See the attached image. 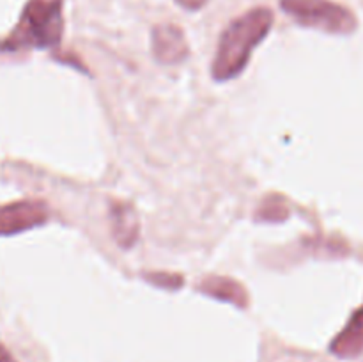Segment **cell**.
I'll list each match as a JSON object with an SVG mask.
<instances>
[{
  "instance_id": "obj_9",
  "label": "cell",
  "mask_w": 363,
  "mask_h": 362,
  "mask_svg": "<svg viewBox=\"0 0 363 362\" xmlns=\"http://www.w3.org/2000/svg\"><path fill=\"white\" fill-rule=\"evenodd\" d=\"M257 219L284 220L287 219V208L279 201V199H268V201H264V204L259 208Z\"/></svg>"
},
{
  "instance_id": "obj_7",
  "label": "cell",
  "mask_w": 363,
  "mask_h": 362,
  "mask_svg": "<svg viewBox=\"0 0 363 362\" xmlns=\"http://www.w3.org/2000/svg\"><path fill=\"white\" fill-rule=\"evenodd\" d=\"M330 351L339 358H354L363 353V305L350 318L347 325L335 336Z\"/></svg>"
},
{
  "instance_id": "obj_6",
  "label": "cell",
  "mask_w": 363,
  "mask_h": 362,
  "mask_svg": "<svg viewBox=\"0 0 363 362\" xmlns=\"http://www.w3.org/2000/svg\"><path fill=\"white\" fill-rule=\"evenodd\" d=\"M110 220H112V234L119 247L130 248L137 241L140 226L138 215L130 202L116 201L110 206Z\"/></svg>"
},
{
  "instance_id": "obj_5",
  "label": "cell",
  "mask_w": 363,
  "mask_h": 362,
  "mask_svg": "<svg viewBox=\"0 0 363 362\" xmlns=\"http://www.w3.org/2000/svg\"><path fill=\"white\" fill-rule=\"evenodd\" d=\"M152 53L162 64H179L190 53L184 32L177 25L163 23L152 28Z\"/></svg>"
},
{
  "instance_id": "obj_2",
  "label": "cell",
  "mask_w": 363,
  "mask_h": 362,
  "mask_svg": "<svg viewBox=\"0 0 363 362\" xmlns=\"http://www.w3.org/2000/svg\"><path fill=\"white\" fill-rule=\"evenodd\" d=\"M62 32V0H30L6 46L9 50L53 48L60 43Z\"/></svg>"
},
{
  "instance_id": "obj_1",
  "label": "cell",
  "mask_w": 363,
  "mask_h": 362,
  "mask_svg": "<svg viewBox=\"0 0 363 362\" xmlns=\"http://www.w3.org/2000/svg\"><path fill=\"white\" fill-rule=\"evenodd\" d=\"M273 25V13L268 7H255L236 18L223 31L213 60V78L227 82L236 78L247 67L255 46L268 35Z\"/></svg>"
},
{
  "instance_id": "obj_11",
  "label": "cell",
  "mask_w": 363,
  "mask_h": 362,
  "mask_svg": "<svg viewBox=\"0 0 363 362\" xmlns=\"http://www.w3.org/2000/svg\"><path fill=\"white\" fill-rule=\"evenodd\" d=\"M183 7H188V9H199V7L204 6L208 0H177Z\"/></svg>"
},
{
  "instance_id": "obj_8",
  "label": "cell",
  "mask_w": 363,
  "mask_h": 362,
  "mask_svg": "<svg viewBox=\"0 0 363 362\" xmlns=\"http://www.w3.org/2000/svg\"><path fill=\"white\" fill-rule=\"evenodd\" d=\"M199 290L208 295V297L229 302V304L238 305L241 309L248 305L247 290L238 280L229 279V277H208V279L202 280Z\"/></svg>"
},
{
  "instance_id": "obj_3",
  "label": "cell",
  "mask_w": 363,
  "mask_h": 362,
  "mask_svg": "<svg viewBox=\"0 0 363 362\" xmlns=\"http://www.w3.org/2000/svg\"><path fill=\"white\" fill-rule=\"evenodd\" d=\"M280 6L296 23L328 34L347 35L358 27L353 11L332 0H280Z\"/></svg>"
},
{
  "instance_id": "obj_4",
  "label": "cell",
  "mask_w": 363,
  "mask_h": 362,
  "mask_svg": "<svg viewBox=\"0 0 363 362\" xmlns=\"http://www.w3.org/2000/svg\"><path fill=\"white\" fill-rule=\"evenodd\" d=\"M50 219V208L43 201H18L0 208V234H16L43 226Z\"/></svg>"
},
{
  "instance_id": "obj_12",
  "label": "cell",
  "mask_w": 363,
  "mask_h": 362,
  "mask_svg": "<svg viewBox=\"0 0 363 362\" xmlns=\"http://www.w3.org/2000/svg\"><path fill=\"white\" fill-rule=\"evenodd\" d=\"M0 362H16L13 358V355L9 353V350L6 346H2V344H0Z\"/></svg>"
},
{
  "instance_id": "obj_10",
  "label": "cell",
  "mask_w": 363,
  "mask_h": 362,
  "mask_svg": "<svg viewBox=\"0 0 363 362\" xmlns=\"http://www.w3.org/2000/svg\"><path fill=\"white\" fill-rule=\"evenodd\" d=\"M147 279L149 283L156 284V286L169 287V290H176L183 284V277L170 275V273H149Z\"/></svg>"
}]
</instances>
